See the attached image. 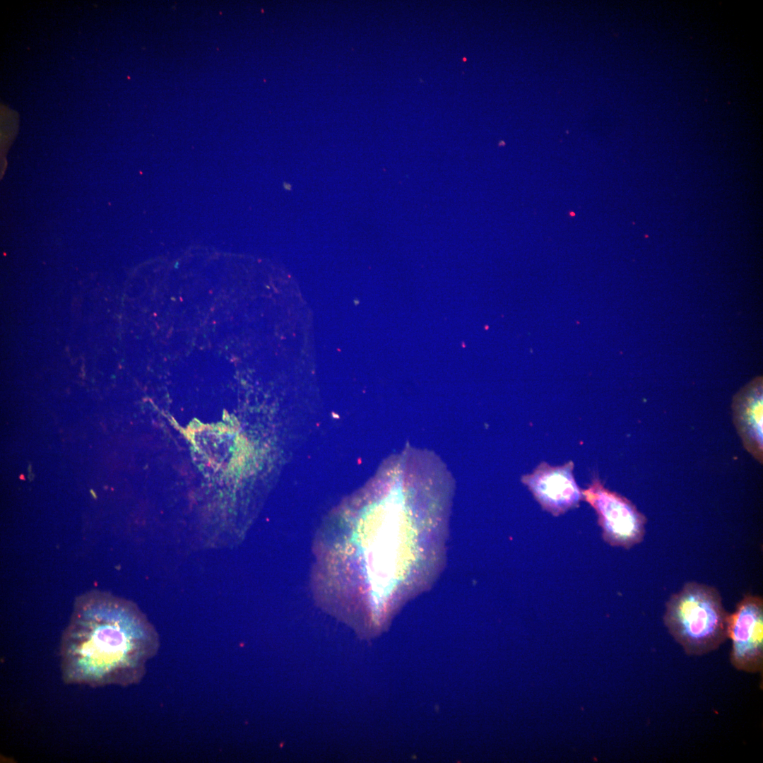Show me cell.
<instances>
[{"label": "cell", "instance_id": "cell-1", "mask_svg": "<svg viewBox=\"0 0 763 763\" xmlns=\"http://www.w3.org/2000/svg\"><path fill=\"white\" fill-rule=\"evenodd\" d=\"M158 634L132 601L102 591L78 596L60 644L66 684L129 686L158 652Z\"/></svg>", "mask_w": 763, "mask_h": 763}, {"label": "cell", "instance_id": "cell-2", "mask_svg": "<svg viewBox=\"0 0 763 763\" xmlns=\"http://www.w3.org/2000/svg\"><path fill=\"white\" fill-rule=\"evenodd\" d=\"M728 617L716 588L690 581L666 602L663 622L686 654L702 656L716 650L728 638Z\"/></svg>", "mask_w": 763, "mask_h": 763}, {"label": "cell", "instance_id": "cell-3", "mask_svg": "<svg viewBox=\"0 0 763 763\" xmlns=\"http://www.w3.org/2000/svg\"><path fill=\"white\" fill-rule=\"evenodd\" d=\"M581 493L597 514L605 543L629 549L642 541L646 519L629 499L605 487L598 478Z\"/></svg>", "mask_w": 763, "mask_h": 763}, {"label": "cell", "instance_id": "cell-4", "mask_svg": "<svg viewBox=\"0 0 763 763\" xmlns=\"http://www.w3.org/2000/svg\"><path fill=\"white\" fill-rule=\"evenodd\" d=\"M727 637L731 641L730 661L738 670L757 673L763 669V600L745 595L728 614Z\"/></svg>", "mask_w": 763, "mask_h": 763}, {"label": "cell", "instance_id": "cell-5", "mask_svg": "<svg viewBox=\"0 0 763 763\" xmlns=\"http://www.w3.org/2000/svg\"><path fill=\"white\" fill-rule=\"evenodd\" d=\"M573 468L572 461L558 466L542 462L531 473L524 475L522 482L543 509L557 516L577 507L583 499Z\"/></svg>", "mask_w": 763, "mask_h": 763}, {"label": "cell", "instance_id": "cell-6", "mask_svg": "<svg viewBox=\"0 0 763 763\" xmlns=\"http://www.w3.org/2000/svg\"><path fill=\"white\" fill-rule=\"evenodd\" d=\"M733 420L744 447L762 463V377H757L733 397Z\"/></svg>", "mask_w": 763, "mask_h": 763}]
</instances>
